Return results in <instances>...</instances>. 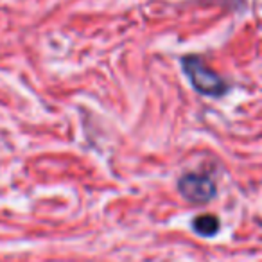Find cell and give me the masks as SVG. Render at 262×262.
Masks as SVG:
<instances>
[{"label": "cell", "instance_id": "obj_1", "mask_svg": "<svg viewBox=\"0 0 262 262\" xmlns=\"http://www.w3.org/2000/svg\"><path fill=\"white\" fill-rule=\"evenodd\" d=\"M182 69L192 83L194 90L207 97H221L228 92V83L219 77L200 56H183Z\"/></svg>", "mask_w": 262, "mask_h": 262}, {"label": "cell", "instance_id": "obj_2", "mask_svg": "<svg viewBox=\"0 0 262 262\" xmlns=\"http://www.w3.org/2000/svg\"><path fill=\"white\" fill-rule=\"evenodd\" d=\"M178 190L187 201L203 205L215 196V182L207 172H187L178 180Z\"/></svg>", "mask_w": 262, "mask_h": 262}, {"label": "cell", "instance_id": "obj_3", "mask_svg": "<svg viewBox=\"0 0 262 262\" xmlns=\"http://www.w3.org/2000/svg\"><path fill=\"white\" fill-rule=\"evenodd\" d=\"M219 226H221V223L214 214H201L192 221L194 232L203 237H214L219 232Z\"/></svg>", "mask_w": 262, "mask_h": 262}]
</instances>
